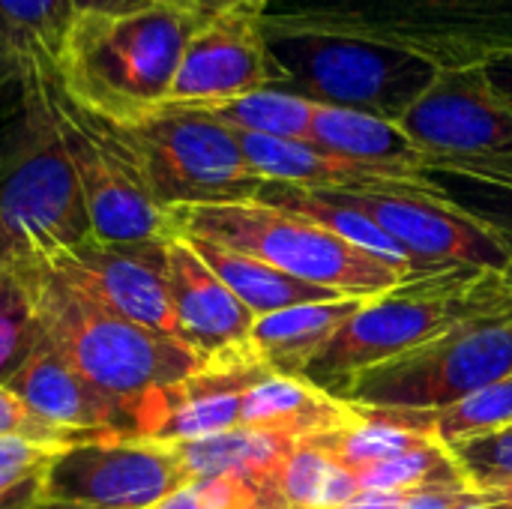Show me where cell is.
Here are the masks:
<instances>
[{
	"mask_svg": "<svg viewBox=\"0 0 512 509\" xmlns=\"http://www.w3.org/2000/svg\"><path fill=\"white\" fill-rule=\"evenodd\" d=\"M15 276L39 336L99 390L138 405L150 438L162 393L207 360L177 339L126 321L42 258H21Z\"/></svg>",
	"mask_w": 512,
	"mask_h": 509,
	"instance_id": "cell-1",
	"label": "cell"
},
{
	"mask_svg": "<svg viewBox=\"0 0 512 509\" xmlns=\"http://www.w3.org/2000/svg\"><path fill=\"white\" fill-rule=\"evenodd\" d=\"M201 21V12L174 0H153L132 12L78 15L51 75L93 114L135 117L165 105Z\"/></svg>",
	"mask_w": 512,
	"mask_h": 509,
	"instance_id": "cell-2",
	"label": "cell"
},
{
	"mask_svg": "<svg viewBox=\"0 0 512 509\" xmlns=\"http://www.w3.org/2000/svg\"><path fill=\"white\" fill-rule=\"evenodd\" d=\"M264 24L378 42L441 72L512 54V0H273Z\"/></svg>",
	"mask_w": 512,
	"mask_h": 509,
	"instance_id": "cell-3",
	"label": "cell"
},
{
	"mask_svg": "<svg viewBox=\"0 0 512 509\" xmlns=\"http://www.w3.org/2000/svg\"><path fill=\"white\" fill-rule=\"evenodd\" d=\"M168 225L174 234L258 258L300 282L354 300H372L411 282L408 270L399 264L258 198L171 207Z\"/></svg>",
	"mask_w": 512,
	"mask_h": 509,
	"instance_id": "cell-4",
	"label": "cell"
},
{
	"mask_svg": "<svg viewBox=\"0 0 512 509\" xmlns=\"http://www.w3.org/2000/svg\"><path fill=\"white\" fill-rule=\"evenodd\" d=\"M510 285L512 276L504 273L453 267L363 300V306L306 366L303 381L342 402L360 372L435 339L477 306L504 294Z\"/></svg>",
	"mask_w": 512,
	"mask_h": 509,
	"instance_id": "cell-5",
	"label": "cell"
},
{
	"mask_svg": "<svg viewBox=\"0 0 512 509\" xmlns=\"http://www.w3.org/2000/svg\"><path fill=\"white\" fill-rule=\"evenodd\" d=\"M18 87V117L0 150V216L15 264L93 240L75 168L45 99L42 66L30 69Z\"/></svg>",
	"mask_w": 512,
	"mask_h": 509,
	"instance_id": "cell-6",
	"label": "cell"
},
{
	"mask_svg": "<svg viewBox=\"0 0 512 509\" xmlns=\"http://www.w3.org/2000/svg\"><path fill=\"white\" fill-rule=\"evenodd\" d=\"M267 45L276 66L273 90L393 123L417 105L441 72L414 54L318 30L267 27Z\"/></svg>",
	"mask_w": 512,
	"mask_h": 509,
	"instance_id": "cell-7",
	"label": "cell"
},
{
	"mask_svg": "<svg viewBox=\"0 0 512 509\" xmlns=\"http://www.w3.org/2000/svg\"><path fill=\"white\" fill-rule=\"evenodd\" d=\"M512 375V285L435 339L360 372L342 402L441 411Z\"/></svg>",
	"mask_w": 512,
	"mask_h": 509,
	"instance_id": "cell-8",
	"label": "cell"
},
{
	"mask_svg": "<svg viewBox=\"0 0 512 509\" xmlns=\"http://www.w3.org/2000/svg\"><path fill=\"white\" fill-rule=\"evenodd\" d=\"M108 126L165 210L249 201L267 183L249 165L237 132L204 108L165 102L126 120H108Z\"/></svg>",
	"mask_w": 512,
	"mask_h": 509,
	"instance_id": "cell-9",
	"label": "cell"
},
{
	"mask_svg": "<svg viewBox=\"0 0 512 509\" xmlns=\"http://www.w3.org/2000/svg\"><path fill=\"white\" fill-rule=\"evenodd\" d=\"M399 126L426 156V174L512 189V105L483 66L438 72Z\"/></svg>",
	"mask_w": 512,
	"mask_h": 509,
	"instance_id": "cell-10",
	"label": "cell"
},
{
	"mask_svg": "<svg viewBox=\"0 0 512 509\" xmlns=\"http://www.w3.org/2000/svg\"><path fill=\"white\" fill-rule=\"evenodd\" d=\"M42 87L66 147V156L75 168L93 240L99 243H147L171 234L168 210L150 195L138 165L129 150L120 144L108 120L75 102L42 66Z\"/></svg>",
	"mask_w": 512,
	"mask_h": 509,
	"instance_id": "cell-11",
	"label": "cell"
},
{
	"mask_svg": "<svg viewBox=\"0 0 512 509\" xmlns=\"http://www.w3.org/2000/svg\"><path fill=\"white\" fill-rule=\"evenodd\" d=\"M189 486L177 450L150 438H102L60 450L39 477V501L84 509H156Z\"/></svg>",
	"mask_w": 512,
	"mask_h": 509,
	"instance_id": "cell-12",
	"label": "cell"
},
{
	"mask_svg": "<svg viewBox=\"0 0 512 509\" xmlns=\"http://www.w3.org/2000/svg\"><path fill=\"white\" fill-rule=\"evenodd\" d=\"M330 192L336 201L369 216L426 273L480 267L512 276V249L480 219L432 192Z\"/></svg>",
	"mask_w": 512,
	"mask_h": 509,
	"instance_id": "cell-13",
	"label": "cell"
},
{
	"mask_svg": "<svg viewBox=\"0 0 512 509\" xmlns=\"http://www.w3.org/2000/svg\"><path fill=\"white\" fill-rule=\"evenodd\" d=\"M264 12L258 6H237L207 15L192 33L168 105H219L276 81V66L267 45Z\"/></svg>",
	"mask_w": 512,
	"mask_h": 509,
	"instance_id": "cell-14",
	"label": "cell"
},
{
	"mask_svg": "<svg viewBox=\"0 0 512 509\" xmlns=\"http://www.w3.org/2000/svg\"><path fill=\"white\" fill-rule=\"evenodd\" d=\"M162 240H147V243L87 240L75 249L45 255L42 261H48L66 279L78 282L84 291H90L96 300H102L126 321L183 342L168 294Z\"/></svg>",
	"mask_w": 512,
	"mask_h": 509,
	"instance_id": "cell-15",
	"label": "cell"
},
{
	"mask_svg": "<svg viewBox=\"0 0 512 509\" xmlns=\"http://www.w3.org/2000/svg\"><path fill=\"white\" fill-rule=\"evenodd\" d=\"M6 387L15 390L48 423L87 435L93 441L147 438V417L138 405L99 390L78 369H72L42 336Z\"/></svg>",
	"mask_w": 512,
	"mask_h": 509,
	"instance_id": "cell-16",
	"label": "cell"
},
{
	"mask_svg": "<svg viewBox=\"0 0 512 509\" xmlns=\"http://www.w3.org/2000/svg\"><path fill=\"white\" fill-rule=\"evenodd\" d=\"M162 246L168 294L183 342L204 360L249 351L255 315L201 261L186 237L171 231Z\"/></svg>",
	"mask_w": 512,
	"mask_h": 509,
	"instance_id": "cell-17",
	"label": "cell"
},
{
	"mask_svg": "<svg viewBox=\"0 0 512 509\" xmlns=\"http://www.w3.org/2000/svg\"><path fill=\"white\" fill-rule=\"evenodd\" d=\"M267 375L273 372L255 348L207 360L192 378L162 393L150 441H204L240 429L243 393Z\"/></svg>",
	"mask_w": 512,
	"mask_h": 509,
	"instance_id": "cell-18",
	"label": "cell"
},
{
	"mask_svg": "<svg viewBox=\"0 0 512 509\" xmlns=\"http://www.w3.org/2000/svg\"><path fill=\"white\" fill-rule=\"evenodd\" d=\"M309 144L324 153L384 168L402 177H426V156L420 153V147L405 135L399 123L384 117L318 105L309 129Z\"/></svg>",
	"mask_w": 512,
	"mask_h": 509,
	"instance_id": "cell-19",
	"label": "cell"
},
{
	"mask_svg": "<svg viewBox=\"0 0 512 509\" xmlns=\"http://www.w3.org/2000/svg\"><path fill=\"white\" fill-rule=\"evenodd\" d=\"M360 306L363 300L342 297L330 303H303L255 318L252 348L273 375L303 378L306 366Z\"/></svg>",
	"mask_w": 512,
	"mask_h": 509,
	"instance_id": "cell-20",
	"label": "cell"
},
{
	"mask_svg": "<svg viewBox=\"0 0 512 509\" xmlns=\"http://www.w3.org/2000/svg\"><path fill=\"white\" fill-rule=\"evenodd\" d=\"M75 24L69 0H0V87L30 69H54Z\"/></svg>",
	"mask_w": 512,
	"mask_h": 509,
	"instance_id": "cell-21",
	"label": "cell"
},
{
	"mask_svg": "<svg viewBox=\"0 0 512 509\" xmlns=\"http://www.w3.org/2000/svg\"><path fill=\"white\" fill-rule=\"evenodd\" d=\"M300 441L279 429H234L204 441H174L189 486L198 480L240 474V477H282L285 462Z\"/></svg>",
	"mask_w": 512,
	"mask_h": 509,
	"instance_id": "cell-22",
	"label": "cell"
},
{
	"mask_svg": "<svg viewBox=\"0 0 512 509\" xmlns=\"http://www.w3.org/2000/svg\"><path fill=\"white\" fill-rule=\"evenodd\" d=\"M186 240L201 255V261L228 285V291L255 318H264V315H273V312H282V309H291V306H303V303L342 300V294L309 285V282H300V279H294V276H288V273H282V270H276V267H270V264H264L258 258L222 249V246L207 243V240H192V237H186Z\"/></svg>",
	"mask_w": 512,
	"mask_h": 509,
	"instance_id": "cell-23",
	"label": "cell"
},
{
	"mask_svg": "<svg viewBox=\"0 0 512 509\" xmlns=\"http://www.w3.org/2000/svg\"><path fill=\"white\" fill-rule=\"evenodd\" d=\"M306 444L321 450L324 456H330L345 471L357 474L369 465H378L384 459H393V456H402L423 444H432V438L399 426L381 408L351 405V417L345 423L306 438Z\"/></svg>",
	"mask_w": 512,
	"mask_h": 509,
	"instance_id": "cell-24",
	"label": "cell"
},
{
	"mask_svg": "<svg viewBox=\"0 0 512 509\" xmlns=\"http://www.w3.org/2000/svg\"><path fill=\"white\" fill-rule=\"evenodd\" d=\"M213 114L219 123H225L234 132L246 135H264V138H285V141H309L315 108L312 102L285 93V90H255L219 105H195Z\"/></svg>",
	"mask_w": 512,
	"mask_h": 509,
	"instance_id": "cell-25",
	"label": "cell"
},
{
	"mask_svg": "<svg viewBox=\"0 0 512 509\" xmlns=\"http://www.w3.org/2000/svg\"><path fill=\"white\" fill-rule=\"evenodd\" d=\"M360 492H432V489H471L453 453L432 441L402 456L384 459L354 474Z\"/></svg>",
	"mask_w": 512,
	"mask_h": 509,
	"instance_id": "cell-26",
	"label": "cell"
},
{
	"mask_svg": "<svg viewBox=\"0 0 512 509\" xmlns=\"http://www.w3.org/2000/svg\"><path fill=\"white\" fill-rule=\"evenodd\" d=\"M512 423V375L480 387L477 393L465 396L462 402L441 408V411H420L423 435L432 441L453 447L459 441L492 435Z\"/></svg>",
	"mask_w": 512,
	"mask_h": 509,
	"instance_id": "cell-27",
	"label": "cell"
},
{
	"mask_svg": "<svg viewBox=\"0 0 512 509\" xmlns=\"http://www.w3.org/2000/svg\"><path fill=\"white\" fill-rule=\"evenodd\" d=\"M282 492L288 509H336L357 498L360 486L351 471L300 441L285 462Z\"/></svg>",
	"mask_w": 512,
	"mask_h": 509,
	"instance_id": "cell-28",
	"label": "cell"
},
{
	"mask_svg": "<svg viewBox=\"0 0 512 509\" xmlns=\"http://www.w3.org/2000/svg\"><path fill=\"white\" fill-rule=\"evenodd\" d=\"M429 180L438 186L447 204L489 225L512 249V189L486 186V183L453 177V174H429Z\"/></svg>",
	"mask_w": 512,
	"mask_h": 509,
	"instance_id": "cell-29",
	"label": "cell"
},
{
	"mask_svg": "<svg viewBox=\"0 0 512 509\" xmlns=\"http://www.w3.org/2000/svg\"><path fill=\"white\" fill-rule=\"evenodd\" d=\"M474 492H495L512 483V423L471 441L447 447Z\"/></svg>",
	"mask_w": 512,
	"mask_h": 509,
	"instance_id": "cell-30",
	"label": "cell"
},
{
	"mask_svg": "<svg viewBox=\"0 0 512 509\" xmlns=\"http://www.w3.org/2000/svg\"><path fill=\"white\" fill-rule=\"evenodd\" d=\"M0 441H24V444H36L45 450H66V447H75V444H84L93 438L48 423L15 390L0 384Z\"/></svg>",
	"mask_w": 512,
	"mask_h": 509,
	"instance_id": "cell-31",
	"label": "cell"
},
{
	"mask_svg": "<svg viewBox=\"0 0 512 509\" xmlns=\"http://www.w3.org/2000/svg\"><path fill=\"white\" fill-rule=\"evenodd\" d=\"M36 342H39V330L27 300H21L18 306L0 315V384H9L15 378V372L24 366Z\"/></svg>",
	"mask_w": 512,
	"mask_h": 509,
	"instance_id": "cell-32",
	"label": "cell"
},
{
	"mask_svg": "<svg viewBox=\"0 0 512 509\" xmlns=\"http://www.w3.org/2000/svg\"><path fill=\"white\" fill-rule=\"evenodd\" d=\"M39 477L42 474L0 477V509H30L39 504Z\"/></svg>",
	"mask_w": 512,
	"mask_h": 509,
	"instance_id": "cell-33",
	"label": "cell"
},
{
	"mask_svg": "<svg viewBox=\"0 0 512 509\" xmlns=\"http://www.w3.org/2000/svg\"><path fill=\"white\" fill-rule=\"evenodd\" d=\"M471 495H474V489H432V492L408 495L396 509H453Z\"/></svg>",
	"mask_w": 512,
	"mask_h": 509,
	"instance_id": "cell-34",
	"label": "cell"
},
{
	"mask_svg": "<svg viewBox=\"0 0 512 509\" xmlns=\"http://www.w3.org/2000/svg\"><path fill=\"white\" fill-rule=\"evenodd\" d=\"M78 15H111V12H132L141 9L153 0H69Z\"/></svg>",
	"mask_w": 512,
	"mask_h": 509,
	"instance_id": "cell-35",
	"label": "cell"
},
{
	"mask_svg": "<svg viewBox=\"0 0 512 509\" xmlns=\"http://www.w3.org/2000/svg\"><path fill=\"white\" fill-rule=\"evenodd\" d=\"M408 495H417V492H360L357 498L345 501L336 509H396Z\"/></svg>",
	"mask_w": 512,
	"mask_h": 509,
	"instance_id": "cell-36",
	"label": "cell"
},
{
	"mask_svg": "<svg viewBox=\"0 0 512 509\" xmlns=\"http://www.w3.org/2000/svg\"><path fill=\"white\" fill-rule=\"evenodd\" d=\"M483 69H486L489 84L498 90V96L512 105V54L492 60V63H489V66H483Z\"/></svg>",
	"mask_w": 512,
	"mask_h": 509,
	"instance_id": "cell-37",
	"label": "cell"
},
{
	"mask_svg": "<svg viewBox=\"0 0 512 509\" xmlns=\"http://www.w3.org/2000/svg\"><path fill=\"white\" fill-rule=\"evenodd\" d=\"M174 3L192 6L195 12H201V15L207 18V15H219V12L237 9V6H258V9H267L273 0H174Z\"/></svg>",
	"mask_w": 512,
	"mask_h": 509,
	"instance_id": "cell-38",
	"label": "cell"
},
{
	"mask_svg": "<svg viewBox=\"0 0 512 509\" xmlns=\"http://www.w3.org/2000/svg\"><path fill=\"white\" fill-rule=\"evenodd\" d=\"M24 300V291L18 285V276H15V267L12 270H0V315L12 306H18Z\"/></svg>",
	"mask_w": 512,
	"mask_h": 509,
	"instance_id": "cell-39",
	"label": "cell"
},
{
	"mask_svg": "<svg viewBox=\"0 0 512 509\" xmlns=\"http://www.w3.org/2000/svg\"><path fill=\"white\" fill-rule=\"evenodd\" d=\"M156 509H213V507L201 498V492H198L195 486H186V489L174 492L168 501H162Z\"/></svg>",
	"mask_w": 512,
	"mask_h": 509,
	"instance_id": "cell-40",
	"label": "cell"
},
{
	"mask_svg": "<svg viewBox=\"0 0 512 509\" xmlns=\"http://www.w3.org/2000/svg\"><path fill=\"white\" fill-rule=\"evenodd\" d=\"M483 501L492 509H512V483L504 489H495V492H480Z\"/></svg>",
	"mask_w": 512,
	"mask_h": 509,
	"instance_id": "cell-41",
	"label": "cell"
},
{
	"mask_svg": "<svg viewBox=\"0 0 512 509\" xmlns=\"http://www.w3.org/2000/svg\"><path fill=\"white\" fill-rule=\"evenodd\" d=\"M12 267H15V252H12V243H9V234H6V225L0 216V270H12Z\"/></svg>",
	"mask_w": 512,
	"mask_h": 509,
	"instance_id": "cell-42",
	"label": "cell"
},
{
	"mask_svg": "<svg viewBox=\"0 0 512 509\" xmlns=\"http://www.w3.org/2000/svg\"><path fill=\"white\" fill-rule=\"evenodd\" d=\"M453 509H492V507H489V504L483 501V495H480V492H474L471 498H465V501H462L459 507H453Z\"/></svg>",
	"mask_w": 512,
	"mask_h": 509,
	"instance_id": "cell-43",
	"label": "cell"
},
{
	"mask_svg": "<svg viewBox=\"0 0 512 509\" xmlns=\"http://www.w3.org/2000/svg\"><path fill=\"white\" fill-rule=\"evenodd\" d=\"M30 509H84V507H69V504H45V501H39V504H33Z\"/></svg>",
	"mask_w": 512,
	"mask_h": 509,
	"instance_id": "cell-44",
	"label": "cell"
}]
</instances>
